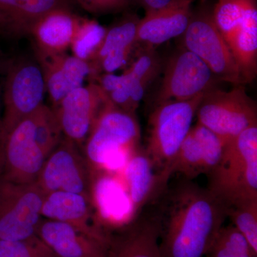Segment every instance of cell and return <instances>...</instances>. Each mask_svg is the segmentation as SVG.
<instances>
[{
  "mask_svg": "<svg viewBox=\"0 0 257 257\" xmlns=\"http://www.w3.org/2000/svg\"><path fill=\"white\" fill-rule=\"evenodd\" d=\"M161 257H204L228 218L226 202L184 179L157 198Z\"/></svg>",
  "mask_w": 257,
  "mask_h": 257,
  "instance_id": "1",
  "label": "cell"
},
{
  "mask_svg": "<svg viewBox=\"0 0 257 257\" xmlns=\"http://www.w3.org/2000/svg\"><path fill=\"white\" fill-rule=\"evenodd\" d=\"M140 138L135 114L120 109L108 99L84 143V157L91 172L113 174L124 169L139 149Z\"/></svg>",
  "mask_w": 257,
  "mask_h": 257,
  "instance_id": "2",
  "label": "cell"
},
{
  "mask_svg": "<svg viewBox=\"0 0 257 257\" xmlns=\"http://www.w3.org/2000/svg\"><path fill=\"white\" fill-rule=\"evenodd\" d=\"M208 177V188L228 206L257 199V125L225 143L220 163Z\"/></svg>",
  "mask_w": 257,
  "mask_h": 257,
  "instance_id": "3",
  "label": "cell"
},
{
  "mask_svg": "<svg viewBox=\"0 0 257 257\" xmlns=\"http://www.w3.org/2000/svg\"><path fill=\"white\" fill-rule=\"evenodd\" d=\"M203 96L186 101H164L157 104L150 115L146 152L157 172L168 181L173 175L172 165L179 147L192 127Z\"/></svg>",
  "mask_w": 257,
  "mask_h": 257,
  "instance_id": "4",
  "label": "cell"
},
{
  "mask_svg": "<svg viewBox=\"0 0 257 257\" xmlns=\"http://www.w3.org/2000/svg\"><path fill=\"white\" fill-rule=\"evenodd\" d=\"M243 84L229 91L209 89L198 107V122L210 130L224 143L244 130L257 125L255 101L246 94Z\"/></svg>",
  "mask_w": 257,
  "mask_h": 257,
  "instance_id": "5",
  "label": "cell"
},
{
  "mask_svg": "<svg viewBox=\"0 0 257 257\" xmlns=\"http://www.w3.org/2000/svg\"><path fill=\"white\" fill-rule=\"evenodd\" d=\"M45 92V79L38 62L21 58L10 64L5 78L0 138L44 104Z\"/></svg>",
  "mask_w": 257,
  "mask_h": 257,
  "instance_id": "6",
  "label": "cell"
},
{
  "mask_svg": "<svg viewBox=\"0 0 257 257\" xmlns=\"http://www.w3.org/2000/svg\"><path fill=\"white\" fill-rule=\"evenodd\" d=\"M45 197L37 182L16 184L0 179V240L16 241L36 235Z\"/></svg>",
  "mask_w": 257,
  "mask_h": 257,
  "instance_id": "7",
  "label": "cell"
},
{
  "mask_svg": "<svg viewBox=\"0 0 257 257\" xmlns=\"http://www.w3.org/2000/svg\"><path fill=\"white\" fill-rule=\"evenodd\" d=\"M184 48L197 56L216 79L235 85L244 84L229 45L217 28L211 13H192L184 32Z\"/></svg>",
  "mask_w": 257,
  "mask_h": 257,
  "instance_id": "8",
  "label": "cell"
},
{
  "mask_svg": "<svg viewBox=\"0 0 257 257\" xmlns=\"http://www.w3.org/2000/svg\"><path fill=\"white\" fill-rule=\"evenodd\" d=\"M0 179L16 184L37 182L47 157L36 141L34 113L0 138Z\"/></svg>",
  "mask_w": 257,
  "mask_h": 257,
  "instance_id": "9",
  "label": "cell"
},
{
  "mask_svg": "<svg viewBox=\"0 0 257 257\" xmlns=\"http://www.w3.org/2000/svg\"><path fill=\"white\" fill-rule=\"evenodd\" d=\"M79 146L62 137L47 157L37 184L45 195L55 192L82 194L91 199V172Z\"/></svg>",
  "mask_w": 257,
  "mask_h": 257,
  "instance_id": "10",
  "label": "cell"
},
{
  "mask_svg": "<svg viewBox=\"0 0 257 257\" xmlns=\"http://www.w3.org/2000/svg\"><path fill=\"white\" fill-rule=\"evenodd\" d=\"M216 77L197 55L183 48L171 57L157 94V104L186 101L202 95L214 87Z\"/></svg>",
  "mask_w": 257,
  "mask_h": 257,
  "instance_id": "11",
  "label": "cell"
},
{
  "mask_svg": "<svg viewBox=\"0 0 257 257\" xmlns=\"http://www.w3.org/2000/svg\"><path fill=\"white\" fill-rule=\"evenodd\" d=\"M99 84L91 82L67 94L52 107L62 134L79 147L85 143L96 116L108 100Z\"/></svg>",
  "mask_w": 257,
  "mask_h": 257,
  "instance_id": "12",
  "label": "cell"
},
{
  "mask_svg": "<svg viewBox=\"0 0 257 257\" xmlns=\"http://www.w3.org/2000/svg\"><path fill=\"white\" fill-rule=\"evenodd\" d=\"M42 216L70 225L106 246L110 243L111 236L94 217L91 199L82 194L66 192L46 194L42 204Z\"/></svg>",
  "mask_w": 257,
  "mask_h": 257,
  "instance_id": "13",
  "label": "cell"
},
{
  "mask_svg": "<svg viewBox=\"0 0 257 257\" xmlns=\"http://www.w3.org/2000/svg\"><path fill=\"white\" fill-rule=\"evenodd\" d=\"M194 0H171L159 9L146 11L139 20L137 42L153 46L183 35L192 15Z\"/></svg>",
  "mask_w": 257,
  "mask_h": 257,
  "instance_id": "14",
  "label": "cell"
},
{
  "mask_svg": "<svg viewBox=\"0 0 257 257\" xmlns=\"http://www.w3.org/2000/svg\"><path fill=\"white\" fill-rule=\"evenodd\" d=\"M45 79L46 92L52 105L57 106L71 92L82 87L92 77L90 63L66 53L52 57H38Z\"/></svg>",
  "mask_w": 257,
  "mask_h": 257,
  "instance_id": "15",
  "label": "cell"
},
{
  "mask_svg": "<svg viewBox=\"0 0 257 257\" xmlns=\"http://www.w3.org/2000/svg\"><path fill=\"white\" fill-rule=\"evenodd\" d=\"M124 174L135 216L147 204L156 201L168 186L169 181L157 172L146 151L140 149L128 159Z\"/></svg>",
  "mask_w": 257,
  "mask_h": 257,
  "instance_id": "16",
  "label": "cell"
},
{
  "mask_svg": "<svg viewBox=\"0 0 257 257\" xmlns=\"http://www.w3.org/2000/svg\"><path fill=\"white\" fill-rule=\"evenodd\" d=\"M81 20L69 8H57L40 19L30 32L35 40L38 57L66 53Z\"/></svg>",
  "mask_w": 257,
  "mask_h": 257,
  "instance_id": "17",
  "label": "cell"
},
{
  "mask_svg": "<svg viewBox=\"0 0 257 257\" xmlns=\"http://www.w3.org/2000/svg\"><path fill=\"white\" fill-rule=\"evenodd\" d=\"M37 235L58 257H107L108 246L61 221L42 218Z\"/></svg>",
  "mask_w": 257,
  "mask_h": 257,
  "instance_id": "18",
  "label": "cell"
},
{
  "mask_svg": "<svg viewBox=\"0 0 257 257\" xmlns=\"http://www.w3.org/2000/svg\"><path fill=\"white\" fill-rule=\"evenodd\" d=\"M160 237L155 213L145 214L126 225L119 236L111 237L107 257H161Z\"/></svg>",
  "mask_w": 257,
  "mask_h": 257,
  "instance_id": "19",
  "label": "cell"
},
{
  "mask_svg": "<svg viewBox=\"0 0 257 257\" xmlns=\"http://www.w3.org/2000/svg\"><path fill=\"white\" fill-rule=\"evenodd\" d=\"M138 22V19L127 18L107 30L100 49L90 62L91 78L95 79L101 72L114 73L124 66L137 42Z\"/></svg>",
  "mask_w": 257,
  "mask_h": 257,
  "instance_id": "20",
  "label": "cell"
},
{
  "mask_svg": "<svg viewBox=\"0 0 257 257\" xmlns=\"http://www.w3.org/2000/svg\"><path fill=\"white\" fill-rule=\"evenodd\" d=\"M91 175L96 177L95 179L91 178V202L96 208L99 219L114 226H124L133 221L121 211L124 209L133 213L131 209L121 206L133 208L127 192L119 180L113 174L105 172H91Z\"/></svg>",
  "mask_w": 257,
  "mask_h": 257,
  "instance_id": "21",
  "label": "cell"
},
{
  "mask_svg": "<svg viewBox=\"0 0 257 257\" xmlns=\"http://www.w3.org/2000/svg\"><path fill=\"white\" fill-rule=\"evenodd\" d=\"M62 8H69L68 0H0L2 28L18 36L30 34L40 19Z\"/></svg>",
  "mask_w": 257,
  "mask_h": 257,
  "instance_id": "22",
  "label": "cell"
},
{
  "mask_svg": "<svg viewBox=\"0 0 257 257\" xmlns=\"http://www.w3.org/2000/svg\"><path fill=\"white\" fill-rule=\"evenodd\" d=\"M227 44L243 82H252L257 73L256 5L248 10L242 23Z\"/></svg>",
  "mask_w": 257,
  "mask_h": 257,
  "instance_id": "23",
  "label": "cell"
},
{
  "mask_svg": "<svg viewBox=\"0 0 257 257\" xmlns=\"http://www.w3.org/2000/svg\"><path fill=\"white\" fill-rule=\"evenodd\" d=\"M106 32L107 29L96 20L82 18L69 47L72 55L90 63L100 49Z\"/></svg>",
  "mask_w": 257,
  "mask_h": 257,
  "instance_id": "24",
  "label": "cell"
},
{
  "mask_svg": "<svg viewBox=\"0 0 257 257\" xmlns=\"http://www.w3.org/2000/svg\"><path fill=\"white\" fill-rule=\"evenodd\" d=\"M256 5V0H218L211 15L226 42L239 29L248 10Z\"/></svg>",
  "mask_w": 257,
  "mask_h": 257,
  "instance_id": "25",
  "label": "cell"
},
{
  "mask_svg": "<svg viewBox=\"0 0 257 257\" xmlns=\"http://www.w3.org/2000/svg\"><path fill=\"white\" fill-rule=\"evenodd\" d=\"M176 172L189 180L202 174L205 175L202 150L192 130L182 142L172 165V173Z\"/></svg>",
  "mask_w": 257,
  "mask_h": 257,
  "instance_id": "26",
  "label": "cell"
},
{
  "mask_svg": "<svg viewBox=\"0 0 257 257\" xmlns=\"http://www.w3.org/2000/svg\"><path fill=\"white\" fill-rule=\"evenodd\" d=\"M36 141L47 157L63 137L60 122L52 108L43 104L34 113Z\"/></svg>",
  "mask_w": 257,
  "mask_h": 257,
  "instance_id": "27",
  "label": "cell"
},
{
  "mask_svg": "<svg viewBox=\"0 0 257 257\" xmlns=\"http://www.w3.org/2000/svg\"><path fill=\"white\" fill-rule=\"evenodd\" d=\"M228 218L244 236L257 254V199L243 201L228 207Z\"/></svg>",
  "mask_w": 257,
  "mask_h": 257,
  "instance_id": "28",
  "label": "cell"
},
{
  "mask_svg": "<svg viewBox=\"0 0 257 257\" xmlns=\"http://www.w3.org/2000/svg\"><path fill=\"white\" fill-rule=\"evenodd\" d=\"M209 254L210 257H256L244 236L231 225L221 228Z\"/></svg>",
  "mask_w": 257,
  "mask_h": 257,
  "instance_id": "29",
  "label": "cell"
},
{
  "mask_svg": "<svg viewBox=\"0 0 257 257\" xmlns=\"http://www.w3.org/2000/svg\"><path fill=\"white\" fill-rule=\"evenodd\" d=\"M191 130L197 138L202 150L205 175L209 176L220 163L224 153V141L215 133L199 122Z\"/></svg>",
  "mask_w": 257,
  "mask_h": 257,
  "instance_id": "30",
  "label": "cell"
},
{
  "mask_svg": "<svg viewBox=\"0 0 257 257\" xmlns=\"http://www.w3.org/2000/svg\"><path fill=\"white\" fill-rule=\"evenodd\" d=\"M0 257H58L37 235L16 241L0 240Z\"/></svg>",
  "mask_w": 257,
  "mask_h": 257,
  "instance_id": "31",
  "label": "cell"
},
{
  "mask_svg": "<svg viewBox=\"0 0 257 257\" xmlns=\"http://www.w3.org/2000/svg\"><path fill=\"white\" fill-rule=\"evenodd\" d=\"M159 69L158 57L152 47L138 57L126 70L138 77L146 87L157 75Z\"/></svg>",
  "mask_w": 257,
  "mask_h": 257,
  "instance_id": "32",
  "label": "cell"
},
{
  "mask_svg": "<svg viewBox=\"0 0 257 257\" xmlns=\"http://www.w3.org/2000/svg\"><path fill=\"white\" fill-rule=\"evenodd\" d=\"M86 11L93 14H105L124 9L130 0H76Z\"/></svg>",
  "mask_w": 257,
  "mask_h": 257,
  "instance_id": "33",
  "label": "cell"
},
{
  "mask_svg": "<svg viewBox=\"0 0 257 257\" xmlns=\"http://www.w3.org/2000/svg\"><path fill=\"white\" fill-rule=\"evenodd\" d=\"M121 78L123 86L127 91L134 104L138 107L139 104L145 94L146 87L138 77L127 70H125L124 73L121 74Z\"/></svg>",
  "mask_w": 257,
  "mask_h": 257,
  "instance_id": "34",
  "label": "cell"
},
{
  "mask_svg": "<svg viewBox=\"0 0 257 257\" xmlns=\"http://www.w3.org/2000/svg\"><path fill=\"white\" fill-rule=\"evenodd\" d=\"M171 0H140L146 11L159 9L168 4Z\"/></svg>",
  "mask_w": 257,
  "mask_h": 257,
  "instance_id": "35",
  "label": "cell"
},
{
  "mask_svg": "<svg viewBox=\"0 0 257 257\" xmlns=\"http://www.w3.org/2000/svg\"><path fill=\"white\" fill-rule=\"evenodd\" d=\"M2 164H3V152L0 148V168H1Z\"/></svg>",
  "mask_w": 257,
  "mask_h": 257,
  "instance_id": "36",
  "label": "cell"
},
{
  "mask_svg": "<svg viewBox=\"0 0 257 257\" xmlns=\"http://www.w3.org/2000/svg\"><path fill=\"white\" fill-rule=\"evenodd\" d=\"M3 27V20H2L1 17H0V28Z\"/></svg>",
  "mask_w": 257,
  "mask_h": 257,
  "instance_id": "37",
  "label": "cell"
},
{
  "mask_svg": "<svg viewBox=\"0 0 257 257\" xmlns=\"http://www.w3.org/2000/svg\"><path fill=\"white\" fill-rule=\"evenodd\" d=\"M206 1H207V0H200L201 3H202V4H204Z\"/></svg>",
  "mask_w": 257,
  "mask_h": 257,
  "instance_id": "38",
  "label": "cell"
},
{
  "mask_svg": "<svg viewBox=\"0 0 257 257\" xmlns=\"http://www.w3.org/2000/svg\"><path fill=\"white\" fill-rule=\"evenodd\" d=\"M0 68H1V58H0Z\"/></svg>",
  "mask_w": 257,
  "mask_h": 257,
  "instance_id": "39",
  "label": "cell"
}]
</instances>
